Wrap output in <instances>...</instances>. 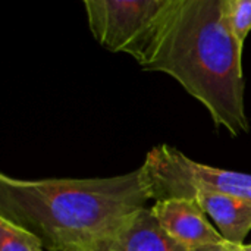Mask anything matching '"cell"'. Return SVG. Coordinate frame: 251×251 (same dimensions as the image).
Masks as SVG:
<instances>
[{"mask_svg": "<svg viewBox=\"0 0 251 251\" xmlns=\"http://www.w3.org/2000/svg\"><path fill=\"white\" fill-rule=\"evenodd\" d=\"M76 251H188L172 241L146 207Z\"/></svg>", "mask_w": 251, "mask_h": 251, "instance_id": "cell-6", "label": "cell"}, {"mask_svg": "<svg viewBox=\"0 0 251 251\" xmlns=\"http://www.w3.org/2000/svg\"><path fill=\"white\" fill-rule=\"evenodd\" d=\"M193 251H241V246H237V244H231V243L224 241L221 244L206 246V247H200V249Z\"/></svg>", "mask_w": 251, "mask_h": 251, "instance_id": "cell-10", "label": "cell"}, {"mask_svg": "<svg viewBox=\"0 0 251 251\" xmlns=\"http://www.w3.org/2000/svg\"><path fill=\"white\" fill-rule=\"evenodd\" d=\"M241 251H251V244H243L241 246Z\"/></svg>", "mask_w": 251, "mask_h": 251, "instance_id": "cell-11", "label": "cell"}, {"mask_svg": "<svg viewBox=\"0 0 251 251\" xmlns=\"http://www.w3.org/2000/svg\"><path fill=\"white\" fill-rule=\"evenodd\" d=\"M151 200L193 199L196 193L207 191L251 201V175L213 168L190 159L168 144L150 150L141 165Z\"/></svg>", "mask_w": 251, "mask_h": 251, "instance_id": "cell-3", "label": "cell"}, {"mask_svg": "<svg viewBox=\"0 0 251 251\" xmlns=\"http://www.w3.org/2000/svg\"><path fill=\"white\" fill-rule=\"evenodd\" d=\"M174 0H85L88 28L100 46L137 62L151 44Z\"/></svg>", "mask_w": 251, "mask_h": 251, "instance_id": "cell-4", "label": "cell"}, {"mask_svg": "<svg viewBox=\"0 0 251 251\" xmlns=\"http://www.w3.org/2000/svg\"><path fill=\"white\" fill-rule=\"evenodd\" d=\"M229 28L240 46L244 50L246 40L251 32V0H226Z\"/></svg>", "mask_w": 251, "mask_h": 251, "instance_id": "cell-9", "label": "cell"}, {"mask_svg": "<svg viewBox=\"0 0 251 251\" xmlns=\"http://www.w3.org/2000/svg\"><path fill=\"white\" fill-rule=\"evenodd\" d=\"M226 243L243 246L251 231V201L218 193L193 196Z\"/></svg>", "mask_w": 251, "mask_h": 251, "instance_id": "cell-7", "label": "cell"}, {"mask_svg": "<svg viewBox=\"0 0 251 251\" xmlns=\"http://www.w3.org/2000/svg\"><path fill=\"white\" fill-rule=\"evenodd\" d=\"M151 200L143 168L104 178L19 179L0 175V218L29 231L46 251H76Z\"/></svg>", "mask_w": 251, "mask_h": 251, "instance_id": "cell-2", "label": "cell"}, {"mask_svg": "<svg viewBox=\"0 0 251 251\" xmlns=\"http://www.w3.org/2000/svg\"><path fill=\"white\" fill-rule=\"evenodd\" d=\"M137 63L176 79L232 137L250 131L243 50L229 28L226 0H174Z\"/></svg>", "mask_w": 251, "mask_h": 251, "instance_id": "cell-1", "label": "cell"}, {"mask_svg": "<svg viewBox=\"0 0 251 251\" xmlns=\"http://www.w3.org/2000/svg\"><path fill=\"white\" fill-rule=\"evenodd\" d=\"M0 251H46L40 238L19 225L0 218Z\"/></svg>", "mask_w": 251, "mask_h": 251, "instance_id": "cell-8", "label": "cell"}, {"mask_svg": "<svg viewBox=\"0 0 251 251\" xmlns=\"http://www.w3.org/2000/svg\"><path fill=\"white\" fill-rule=\"evenodd\" d=\"M150 212L162 231L188 251L225 241L194 199L159 200Z\"/></svg>", "mask_w": 251, "mask_h": 251, "instance_id": "cell-5", "label": "cell"}]
</instances>
